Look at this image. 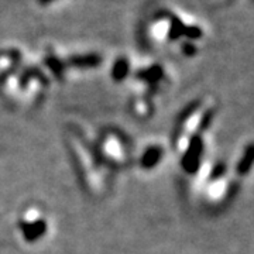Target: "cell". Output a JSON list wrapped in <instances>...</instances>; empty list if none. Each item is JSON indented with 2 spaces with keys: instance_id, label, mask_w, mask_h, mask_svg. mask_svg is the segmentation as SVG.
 Here are the masks:
<instances>
[{
  "instance_id": "obj_1",
  "label": "cell",
  "mask_w": 254,
  "mask_h": 254,
  "mask_svg": "<svg viewBox=\"0 0 254 254\" xmlns=\"http://www.w3.org/2000/svg\"><path fill=\"white\" fill-rule=\"evenodd\" d=\"M254 167V143L249 144L245 148V153L242 155V158L239 160L236 165V173L242 177H245L253 170Z\"/></svg>"
},
{
  "instance_id": "obj_2",
  "label": "cell",
  "mask_w": 254,
  "mask_h": 254,
  "mask_svg": "<svg viewBox=\"0 0 254 254\" xmlns=\"http://www.w3.org/2000/svg\"><path fill=\"white\" fill-rule=\"evenodd\" d=\"M200 153H202V140L199 137H193L188 155H187V160H185V163H187L185 165L190 171H195L198 168Z\"/></svg>"
},
{
  "instance_id": "obj_3",
  "label": "cell",
  "mask_w": 254,
  "mask_h": 254,
  "mask_svg": "<svg viewBox=\"0 0 254 254\" xmlns=\"http://www.w3.org/2000/svg\"><path fill=\"white\" fill-rule=\"evenodd\" d=\"M184 30L185 26L180 18H177L175 16L171 17V31H170V36L171 38H178L180 36H184Z\"/></svg>"
},
{
  "instance_id": "obj_4",
  "label": "cell",
  "mask_w": 254,
  "mask_h": 254,
  "mask_svg": "<svg viewBox=\"0 0 254 254\" xmlns=\"http://www.w3.org/2000/svg\"><path fill=\"white\" fill-rule=\"evenodd\" d=\"M184 36L188 37L190 40H198L202 37V30L198 26H188L184 30Z\"/></svg>"
},
{
  "instance_id": "obj_5",
  "label": "cell",
  "mask_w": 254,
  "mask_h": 254,
  "mask_svg": "<svg viewBox=\"0 0 254 254\" xmlns=\"http://www.w3.org/2000/svg\"><path fill=\"white\" fill-rule=\"evenodd\" d=\"M225 171H226V167H225L223 164H220V165H218V167L212 171V177H210V180H218V178H220V177L225 174Z\"/></svg>"
},
{
  "instance_id": "obj_6",
  "label": "cell",
  "mask_w": 254,
  "mask_h": 254,
  "mask_svg": "<svg viewBox=\"0 0 254 254\" xmlns=\"http://www.w3.org/2000/svg\"><path fill=\"white\" fill-rule=\"evenodd\" d=\"M185 50H187L185 53H187L188 55L195 54V47L193 46H188V44H187V46H185Z\"/></svg>"
},
{
  "instance_id": "obj_7",
  "label": "cell",
  "mask_w": 254,
  "mask_h": 254,
  "mask_svg": "<svg viewBox=\"0 0 254 254\" xmlns=\"http://www.w3.org/2000/svg\"><path fill=\"white\" fill-rule=\"evenodd\" d=\"M51 1H54V0H38V3H41V4H48Z\"/></svg>"
}]
</instances>
